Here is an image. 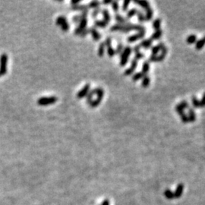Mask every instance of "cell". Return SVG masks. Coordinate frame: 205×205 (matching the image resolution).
<instances>
[{
    "mask_svg": "<svg viewBox=\"0 0 205 205\" xmlns=\"http://www.w3.org/2000/svg\"><path fill=\"white\" fill-rule=\"evenodd\" d=\"M145 20H151L152 19L153 15H154V12H153L152 9L150 8V9H147L146 10V14H145Z\"/></svg>",
    "mask_w": 205,
    "mask_h": 205,
    "instance_id": "cell-20",
    "label": "cell"
},
{
    "mask_svg": "<svg viewBox=\"0 0 205 205\" xmlns=\"http://www.w3.org/2000/svg\"><path fill=\"white\" fill-rule=\"evenodd\" d=\"M130 3H131L130 0H127V1H124V2H123L122 10L124 11V12L127 11V9H128V8H129V4H130Z\"/></svg>",
    "mask_w": 205,
    "mask_h": 205,
    "instance_id": "cell-39",
    "label": "cell"
},
{
    "mask_svg": "<svg viewBox=\"0 0 205 205\" xmlns=\"http://www.w3.org/2000/svg\"><path fill=\"white\" fill-rule=\"evenodd\" d=\"M150 71V62L148 61H145L142 65V72L145 75H147Z\"/></svg>",
    "mask_w": 205,
    "mask_h": 205,
    "instance_id": "cell-21",
    "label": "cell"
},
{
    "mask_svg": "<svg viewBox=\"0 0 205 205\" xmlns=\"http://www.w3.org/2000/svg\"><path fill=\"white\" fill-rule=\"evenodd\" d=\"M144 57V53H137V54H135V58H134V59H136L137 61H138V60H139V59H143Z\"/></svg>",
    "mask_w": 205,
    "mask_h": 205,
    "instance_id": "cell-43",
    "label": "cell"
},
{
    "mask_svg": "<svg viewBox=\"0 0 205 205\" xmlns=\"http://www.w3.org/2000/svg\"><path fill=\"white\" fill-rule=\"evenodd\" d=\"M90 88H91V84H87L84 87L83 89H81L79 92L77 94V97L78 99L84 98V97H87V95L88 94L90 91Z\"/></svg>",
    "mask_w": 205,
    "mask_h": 205,
    "instance_id": "cell-5",
    "label": "cell"
},
{
    "mask_svg": "<svg viewBox=\"0 0 205 205\" xmlns=\"http://www.w3.org/2000/svg\"><path fill=\"white\" fill-rule=\"evenodd\" d=\"M150 83H151V77L148 75H145L142 78V83L141 85L144 88H147L149 86Z\"/></svg>",
    "mask_w": 205,
    "mask_h": 205,
    "instance_id": "cell-13",
    "label": "cell"
},
{
    "mask_svg": "<svg viewBox=\"0 0 205 205\" xmlns=\"http://www.w3.org/2000/svg\"><path fill=\"white\" fill-rule=\"evenodd\" d=\"M137 15H138V21L140 22V23H143V22H144L145 20V15L142 12H141V11L138 10V12H137Z\"/></svg>",
    "mask_w": 205,
    "mask_h": 205,
    "instance_id": "cell-29",
    "label": "cell"
},
{
    "mask_svg": "<svg viewBox=\"0 0 205 205\" xmlns=\"http://www.w3.org/2000/svg\"><path fill=\"white\" fill-rule=\"evenodd\" d=\"M112 8H113V11L115 12H118V11L119 9V2L117 1H113V2H112Z\"/></svg>",
    "mask_w": 205,
    "mask_h": 205,
    "instance_id": "cell-36",
    "label": "cell"
},
{
    "mask_svg": "<svg viewBox=\"0 0 205 205\" xmlns=\"http://www.w3.org/2000/svg\"><path fill=\"white\" fill-rule=\"evenodd\" d=\"M144 75H145V74H144L142 72H138V73H135V75H133V78H132V80H133L134 81H139V80L142 79L143 77L144 76Z\"/></svg>",
    "mask_w": 205,
    "mask_h": 205,
    "instance_id": "cell-24",
    "label": "cell"
},
{
    "mask_svg": "<svg viewBox=\"0 0 205 205\" xmlns=\"http://www.w3.org/2000/svg\"><path fill=\"white\" fill-rule=\"evenodd\" d=\"M7 62L8 56L6 53H3L0 56V75H4L7 72Z\"/></svg>",
    "mask_w": 205,
    "mask_h": 205,
    "instance_id": "cell-3",
    "label": "cell"
},
{
    "mask_svg": "<svg viewBox=\"0 0 205 205\" xmlns=\"http://www.w3.org/2000/svg\"><path fill=\"white\" fill-rule=\"evenodd\" d=\"M181 117V119H182V122L183 123H188L189 122V120H188V115H186L185 113H183L182 115H181L180 116Z\"/></svg>",
    "mask_w": 205,
    "mask_h": 205,
    "instance_id": "cell-41",
    "label": "cell"
},
{
    "mask_svg": "<svg viewBox=\"0 0 205 205\" xmlns=\"http://www.w3.org/2000/svg\"><path fill=\"white\" fill-rule=\"evenodd\" d=\"M89 33H91V35H92L93 39H94V40H99L100 38H101V34H100L94 28H90Z\"/></svg>",
    "mask_w": 205,
    "mask_h": 205,
    "instance_id": "cell-9",
    "label": "cell"
},
{
    "mask_svg": "<svg viewBox=\"0 0 205 205\" xmlns=\"http://www.w3.org/2000/svg\"><path fill=\"white\" fill-rule=\"evenodd\" d=\"M102 205H110V202H109L108 200H105V201H103V203H102Z\"/></svg>",
    "mask_w": 205,
    "mask_h": 205,
    "instance_id": "cell-52",
    "label": "cell"
},
{
    "mask_svg": "<svg viewBox=\"0 0 205 205\" xmlns=\"http://www.w3.org/2000/svg\"><path fill=\"white\" fill-rule=\"evenodd\" d=\"M88 34H89V29H84L83 31H82L81 34H80V35H81L82 37H85V36H86Z\"/></svg>",
    "mask_w": 205,
    "mask_h": 205,
    "instance_id": "cell-48",
    "label": "cell"
},
{
    "mask_svg": "<svg viewBox=\"0 0 205 205\" xmlns=\"http://www.w3.org/2000/svg\"><path fill=\"white\" fill-rule=\"evenodd\" d=\"M140 48H141V47H140L139 45H137V46H135V47H134L133 50H134V52L135 53V54L140 53Z\"/></svg>",
    "mask_w": 205,
    "mask_h": 205,
    "instance_id": "cell-49",
    "label": "cell"
},
{
    "mask_svg": "<svg viewBox=\"0 0 205 205\" xmlns=\"http://www.w3.org/2000/svg\"><path fill=\"white\" fill-rule=\"evenodd\" d=\"M192 105H193V106L195 107V108H199L200 100H198L195 96H193V97H192Z\"/></svg>",
    "mask_w": 205,
    "mask_h": 205,
    "instance_id": "cell-33",
    "label": "cell"
},
{
    "mask_svg": "<svg viewBox=\"0 0 205 205\" xmlns=\"http://www.w3.org/2000/svg\"><path fill=\"white\" fill-rule=\"evenodd\" d=\"M123 50H124V47L122 43H119L117 46V48H116V54H117L118 56H120L121 54L122 53Z\"/></svg>",
    "mask_w": 205,
    "mask_h": 205,
    "instance_id": "cell-35",
    "label": "cell"
},
{
    "mask_svg": "<svg viewBox=\"0 0 205 205\" xmlns=\"http://www.w3.org/2000/svg\"><path fill=\"white\" fill-rule=\"evenodd\" d=\"M161 22H162V20L160 18H157L155 20H154V22H153V28H154V29H155L156 31L160 30V25H161Z\"/></svg>",
    "mask_w": 205,
    "mask_h": 205,
    "instance_id": "cell-23",
    "label": "cell"
},
{
    "mask_svg": "<svg viewBox=\"0 0 205 205\" xmlns=\"http://www.w3.org/2000/svg\"><path fill=\"white\" fill-rule=\"evenodd\" d=\"M152 43H153V40H151V39H147V40H144L142 42L139 44V46L141 47L144 48L145 50H147L148 48H150V47H151Z\"/></svg>",
    "mask_w": 205,
    "mask_h": 205,
    "instance_id": "cell-10",
    "label": "cell"
},
{
    "mask_svg": "<svg viewBox=\"0 0 205 205\" xmlns=\"http://www.w3.org/2000/svg\"><path fill=\"white\" fill-rule=\"evenodd\" d=\"M188 120L189 122H194L196 120V116H195V113L194 112L193 109L188 108Z\"/></svg>",
    "mask_w": 205,
    "mask_h": 205,
    "instance_id": "cell-15",
    "label": "cell"
},
{
    "mask_svg": "<svg viewBox=\"0 0 205 205\" xmlns=\"http://www.w3.org/2000/svg\"><path fill=\"white\" fill-rule=\"evenodd\" d=\"M164 47H165V46H164L163 43L162 42L159 43L158 45L152 47V49H151V55H153V56H157V53H158L160 50H163Z\"/></svg>",
    "mask_w": 205,
    "mask_h": 205,
    "instance_id": "cell-6",
    "label": "cell"
},
{
    "mask_svg": "<svg viewBox=\"0 0 205 205\" xmlns=\"http://www.w3.org/2000/svg\"><path fill=\"white\" fill-rule=\"evenodd\" d=\"M176 111L177 112V113L179 115V116H181V115H182L183 113H184V110L180 106L179 104H178V105L176 106Z\"/></svg>",
    "mask_w": 205,
    "mask_h": 205,
    "instance_id": "cell-38",
    "label": "cell"
},
{
    "mask_svg": "<svg viewBox=\"0 0 205 205\" xmlns=\"http://www.w3.org/2000/svg\"><path fill=\"white\" fill-rule=\"evenodd\" d=\"M138 40H141V38H140L138 34H134V35L130 36V37H129L127 38V41L129 43H134V42H135V41H137Z\"/></svg>",
    "mask_w": 205,
    "mask_h": 205,
    "instance_id": "cell-26",
    "label": "cell"
},
{
    "mask_svg": "<svg viewBox=\"0 0 205 205\" xmlns=\"http://www.w3.org/2000/svg\"><path fill=\"white\" fill-rule=\"evenodd\" d=\"M179 104L180 105V106L182 107L184 110H185V109L189 108V104H188V102L187 100H182V101Z\"/></svg>",
    "mask_w": 205,
    "mask_h": 205,
    "instance_id": "cell-37",
    "label": "cell"
},
{
    "mask_svg": "<svg viewBox=\"0 0 205 205\" xmlns=\"http://www.w3.org/2000/svg\"><path fill=\"white\" fill-rule=\"evenodd\" d=\"M111 43H112V39L111 37H107L106 39L105 42H104V44H105V47H109L111 46Z\"/></svg>",
    "mask_w": 205,
    "mask_h": 205,
    "instance_id": "cell-44",
    "label": "cell"
},
{
    "mask_svg": "<svg viewBox=\"0 0 205 205\" xmlns=\"http://www.w3.org/2000/svg\"><path fill=\"white\" fill-rule=\"evenodd\" d=\"M137 66H138V61L136 60V59H133L132 60V62H131V69H132L133 71L135 70V69L137 68Z\"/></svg>",
    "mask_w": 205,
    "mask_h": 205,
    "instance_id": "cell-40",
    "label": "cell"
},
{
    "mask_svg": "<svg viewBox=\"0 0 205 205\" xmlns=\"http://www.w3.org/2000/svg\"><path fill=\"white\" fill-rule=\"evenodd\" d=\"M100 11H101V9H100V8H97V9H94V11L92 13V17L93 18H97V15H99V13L100 12Z\"/></svg>",
    "mask_w": 205,
    "mask_h": 205,
    "instance_id": "cell-42",
    "label": "cell"
},
{
    "mask_svg": "<svg viewBox=\"0 0 205 205\" xmlns=\"http://www.w3.org/2000/svg\"><path fill=\"white\" fill-rule=\"evenodd\" d=\"M100 2L98 1H92L91 2H90L88 8H91V9H97V8L100 7Z\"/></svg>",
    "mask_w": 205,
    "mask_h": 205,
    "instance_id": "cell-31",
    "label": "cell"
},
{
    "mask_svg": "<svg viewBox=\"0 0 205 205\" xmlns=\"http://www.w3.org/2000/svg\"><path fill=\"white\" fill-rule=\"evenodd\" d=\"M101 12H102V16H103V18H104L103 20L106 22V23L109 24V22H110V13H109V11L107 10V9H103V10H102Z\"/></svg>",
    "mask_w": 205,
    "mask_h": 205,
    "instance_id": "cell-17",
    "label": "cell"
},
{
    "mask_svg": "<svg viewBox=\"0 0 205 205\" xmlns=\"http://www.w3.org/2000/svg\"><path fill=\"white\" fill-rule=\"evenodd\" d=\"M58 100V98L56 97H41L37 100V104L40 106H48L51 104H54L55 102Z\"/></svg>",
    "mask_w": 205,
    "mask_h": 205,
    "instance_id": "cell-2",
    "label": "cell"
},
{
    "mask_svg": "<svg viewBox=\"0 0 205 205\" xmlns=\"http://www.w3.org/2000/svg\"><path fill=\"white\" fill-rule=\"evenodd\" d=\"M205 106V93L203 94V97L201 100L200 101V107H204Z\"/></svg>",
    "mask_w": 205,
    "mask_h": 205,
    "instance_id": "cell-46",
    "label": "cell"
},
{
    "mask_svg": "<svg viewBox=\"0 0 205 205\" xmlns=\"http://www.w3.org/2000/svg\"><path fill=\"white\" fill-rule=\"evenodd\" d=\"M115 18H116V21L118 22V24H124L128 23V19L127 18H123L122 16H121L119 14H116L115 15Z\"/></svg>",
    "mask_w": 205,
    "mask_h": 205,
    "instance_id": "cell-16",
    "label": "cell"
},
{
    "mask_svg": "<svg viewBox=\"0 0 205 205\" xmlns=\"http://www.w3.org/2000/svg\"><path fill=\"white\" fill-rule=\"evenodd\" d=\"M79 23H80V24H79V27H78V28L83 31V30H84L85 28H86L87 24H88V20H87V18H83V19L81 20V21H80Z\"/></svg>",
    "mask_w": 205,
    "mask_h": 205,
    "instance_id": "cell-32",
    "label": "cell"
},
{
    "mask_svg": "<svg viewBox=\"0 0 205 205\" xmlns=\"http://www.w3.org/2000/svg\"><path fill=\"white\" fill-rule=\"evenodd\" d=\"M72 9L74 10H81L83 12V11L88 10V6H84V5H76V6H72Z\"/></svg>",
    "mask_w": 205,
    "mask_h": 205,
    "instance_id": "cell-27",
    "label": "cell"
},
{
    "mask_svg": "<svg viewBox=\"0 0 205 205\" xmlns=\"http://www.w3.org/2000/svg\"><path fill=\"white\" fill-rule=\"evenodd\" d=\"M164 195H165L166 198L169 200H173L175 198L174 192H173L171 190H170V189H167V190H166L165 192H164Z\"/></svg>",
    "mask_w": 205,
    "mask_h": 205,
    "instance_id": "cell-18",
    "label": "cell"
},
{
    "mask_svg": "<svg viewBox=\"0 0 205 205\" xmlns=\"http://www.w3.org/2000/svg\"><path fill=\"white\" fill-rule=\"evenodd\" d=\"M0 76H1V75H0Z\"/></svg>",
    "mask_w": 205,
    "mask_h": 205,
    "instance_id": "cell-54",
    "label": "cell"
},
{
    "mask_svg": "<svg viewBox=\"0 0 205 205\" xmlns=\"http://www.w3.org/2000/svg\"><path fill=\"white\" fill-rule=\"evenodd\" d=\"M186 41H187V43L188 44L195 43L197 42L196 35H195V34H191V35H189L188 37H187V39H186Z\"/></svg>",
    "mask_w": 205,
    "mask_h": 205,
    "instance_id": "cell-22",
    "label": "cell"
},
{
    "mask_svg": "<svg viewBox=\"0 0 205 205\" xmlns=\"http://www.w3.org/2000/svg\"><path fill=\"white\" fill-rule=\"evenodd\" d=\"M162 34H163V31H162V29L157 30V31H156L155 32L152 34L151 39L152 40H159V39L162 37Z\"/></svg>",
    "mask_w": 205,
    "mask_h": 205,
    "instance_id": "cell-14",
    "label": "cell"
},
{
    "mask_svg": "<svg viewBox=\"0 0 205 205\" xmlns=\"http://www.w3.org/2000/svg\"><path fill=\"white\" fill-rule=\"evenodd\" d=\"M167 53H168V48H166V47H165L163 50H161V55H160V56L157 57V61H156V62H159L163 61V59H165Z\"/></svg>",
    "mask_w": 205,
    "mask_h": 205,
    "instance_id": "cell-11",
    "label": "cell"
},
{
    "mask_svg": "<svg viewBox=\"0 0 205 205\" xmlns=\"http://www.w3.org/2000/svg\"><path fill=\"white\" fill-rule=\"evenodd\" d=\"M203 39H204V40H205V36H204V37H203Z\"/></svg>",
    "mask_w": 205,
    "mask_h": 205,
    "instance_id": "cell-53",
    "label": "cell"
},
{
    "mask_svg": "<svg viewBox=\"0 0 205 205\" xmlns=\"http://www.w3.org/2000/svg\"><path fill=\"white\" fill-rule=\"evenodd\" d=\"M107 53H108L110 57H113L116 55V50L112 47V46L107 47Z\"/></svg>",
    "mask_w": 205,
    "mask_h": 205,
    "instance_id": "cell-34",
    "label": "cell"
},
{
    "mask_svg": "<svg viewBox=\"0 0 205 205\" xmlns=\"http://www.w3.org/2000/svg\"><path fill=\"white\" fill-rule=\"evenodd\" d=\"M134 72H135V71H133L132 69H131V68H129V69H128L125 72V75H126V76H129V75H132V74L134 73Z\"/></svg>",
    "mask_w": 205,
    "mask_h": 205,
    "instance_id": "cell-45",
    "label": "cell"
},
{
    "mask_svg": "<svg viewBox=\"0 0 205 205\" xmlns=\"http://www.w3.org/2000/svg\"><path fill=\"white\" fill-rule=\"evenodd\" d=\"M204 45H205V40L202 38L195 43V48H196V50H201V49L204 47Z\"/></svg>",
    "mask_w": 205,
    "mask_h": 205,
    "instance_id": "cell-19",
    "label": "cell"
},
{
    "mask_svg": "<svg viewBox=\"0 0 205 205\" xmlns=\"http://www.w3.org/2000/svg\"><path fill=\"white\" fill-rule=\"evenodd\" d=\"M94 24H95L96 27L104 28H106V27H107L108 23H106V22L104 21V20H96Z\"/></svg>",
    "mask_w": 205,
    "mask_h": 205,
    "instance_id": "cell-28",
    "label": "cell"
},
{
    "mask_svg": "<svg viewBox=\"0 0 205 205\" xmlns=\"http://www.w3.org/2000/svg\"><path fill=\"white\" fill-rule=\"evenodd\" d=\"M56 24L59 26L61 27L62 30L63 31H68L69 29V25L68 24L67 19H66L65 17L64 16H59L56 18Z\"/></svg>",
    "mask_w": 205,
    "mask_h": 205,
    "instance_id": "cell-4",
    "label": "cell"
},
{
    "mask_svg": "<svg viewBox=\"0 0 205 205\" xmlns=\"http://www.w3.org/2000/svg\"><path fill=\"white\" fill-rule=\"evenodd\" d=\"M93 91H94V94H96L97 95V99H95V100H93L92 101L89 103V105L91 106V107H93V108H94V107H97L99 105H100V103L101 102L102 100V97H103V95H104V91L103 89L101 88H95V89L93 90Z\"/></svg>",
    "mask_w": 205,
    "mask_h": 205,
    "instance_id": "cell-1",
    "label": "cell"
},
{
    "mask_svg": "<svg viewBox=\"0 0 205 205\" xmlns=\"http://www.w3.org/2000/svg\"><path fill=\"white\" fill-rule=\"evenodd\" d=\"M80 2V1H76V0H72V6H76V5H78V3Z\"/></svg>",
    "mask_w": 205,
    "mask_h": 205,
    "instance_id": "cell-51",
    "label": "cell"
},
{
    "mask_svg": "<svg viewBox=\"0 0 205 205\" xmlns=\"http://www.w3.org/2000/svg\"><path fill=\"white\" fill-rule=\"evenodd\" d=\"M129 56L127 55L126 53H125L124 52H122V54L120 55V65L121 66H125L127 64L128 61H129Z\"/></svg>",
    "mask_w": 205,
    "mask_h": 205,
    "instance_id": "cell-12",
    "label": "cell"
},
{
    "mask_svg": "<svg viewBox=\"0 0 205 205\" xmlns=\"http://www.w3.org/2000/svg\"><path fill=\"white\" fill-rule=\"evenodd\" d=\"M112 2H113V1H112V0H105V1L102 2V3H103L104 5L112 4Z\"/></svg>",
    "mask_w": 205,
    "mask_h": 205,
    "instance_id": "cell-50",
    "label": "cell"
},
{
    "mask_svg": "<svg viewBox=\"0 0 205 205\" xmlns=\"http://www.w3.org/2000/svg\"><path fill=\"white\" fill-rule=\"evenodd\" d=\"M133 2L135 3V4H137L138 5V6H141V8L144 9H145V10H147V9H150V3L149 2L147 1H143V0H135V1H133Z\"/></svg>",
    "mask_w": 205,
    "mask_h": 205,
    "instance_id": "cell-8",
    "label": "cell"
},
{
    "mask_svg": "<svg viewBox=\"0 0 205 205\" xmlns=\"http://www.w3.org/2000/svg\"><path fill=\"white\" fill-rule=\"evenodd\" d=\"M82 18H81L80 15H76V16L73 17V21L74 22H80Z\"/></svg>",
    "mask_w": 205,
    "mask_h": 205,
    "instance_id": "cell-47",
    "label": "cell"
},
{
    "mask_svg": "<svg viewBox=\"0 0 205 205\" xmlns=\"http://www.w3.org/2000/svg\"><path fill=\"white\" fill-rule=\"evenodd\" d=\"M104 52H105V44H104V42H102V43H100V46H99L98 56H100V57L103 56Z\"/></svg>",
    "mask_w": 205,
    "mask_h": 205,
    "instance_id": "cell-25",
    "label": "cell"
},
{
    "mask_svg": "<svg viewBox=\"0 0 205 205\" xmlns=\"http://www.w3.org/2000/svg\"><path fill=\"white\" fill-rule=\"evenodd\" d=\"M138 9H132L131 10L129 11V12L127 13V19L129 20V18H132L133 16H135V15H137V12H138Z\"/></svg>",
    "mask_w": 205,
    "mask_h": 205,
    "instance_id": "cell-30",
    "label": "cell"
},
{
    "mask_svg": "<svg viewBox=\"0 0 205 205\" xmlns=\"http://www.w3.org/2000/svg\"><path fill=\"white\" fill-rule=\"evenodd\" d=\"M183 189H184V185L183 184H179L176 187V191L174 192V197L175 198H179L182 196V193H183Z\"/></svg>",
    "mask_w": 205,
    "mask_h": 205,
    "instance_id": "cell-7",
    "label": "cell"
}]
</instances>
